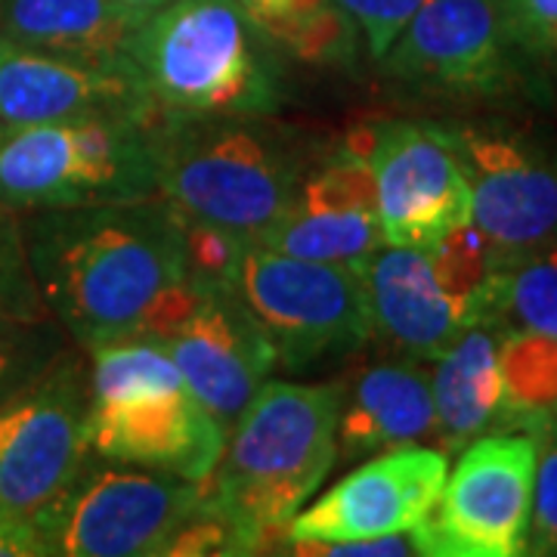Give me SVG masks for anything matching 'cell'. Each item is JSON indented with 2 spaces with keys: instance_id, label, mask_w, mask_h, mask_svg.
<instances>
[{
  "instance_id": "8992f818",
  "label": "cell",
  "mask_w": 557,
  "mask_h": 557,
  "mask_svg": "<svg viewBox=\"0 0 557 557\" xmlns=\"http://www.w3.org/2000/svg\"><path fill=\"white\" fill-rule=\"evenodd\" d=\"M159 196L143 121L121 115L0 127V205L16 214Z\"/></svg>"
},
{
  "instance_id": "2e32d148",
  "label": "cell",
  "mask_w": 557,
  "mask_h": 557,
  "mask_svg": "<svg viewBox=\"0 0 557 557\" xmlns=\"http://www.w3.org/2000/svg\"><path fill=\"white\" fill-rule=\"evenodd\" d=\"M164 344L186 387L226 431L278 366L273 344L233 288H205L196 310Z\"/></svg>"
},
{
  "instance_id": "d4e9b609",
  "label": "cell",
  "mask_w": 557,
  "mask_h": 557,
  "mask_svg": "<svg viewBox=\"0 0 557 557\" xmlns=\"http://www.w3.org/2000/svg\"><path fill=\"white\" fill-rule=\"evenodd\" d=\"M65 341L69 335L53 317H0V403L38 379L65 350Z\"/></svg>"
},
{
  "instance_id": "7402d4cb",
  "label": "cell",
  "mask_w": 557,
  "mask_h": 557,
  "mask_svg": "<svg viewBox=\"0 0 557 557\" xmlns=\"http://www.w3.org/2000/svg\"><path fill=\"white\" fill-rule=\"evenodd\" d=\"M251 245L273 248L292 258L359 267L384 242L379 211L310 208L292 201L285 214L270 223Z\"/></svg>"
},
{
  "instance_id": "44dd1931",
  "label": "cell",
  "mask_w": 557,
  "mask_h": 557,
  "mask_svg": "<svg viewBox=\"0 0 557 557\" xmlns=\"http://www.w3.org/2000/svg\"><path fill=\"white\" fill-rule=\"evenodd\" d=\"M263 38L310 65H344L359 53V28L338 0H233Z\"/></svg>"
},
{
  "instance_id": "8fae6325",
  "label": "cell",
  "mask_w": 557,
  "mask_h": 557,
  "mask_svg": "<svg viewBox=\"0 0 557 557\" xmlns=\"http://www.w3.org/2000/svg\"><path fill=\"white\" fill-rule=\"evenodd\" d=\"M471 186V223L498 267L557 245V146L511 121H446Z\"/></svg>"
},
{
  "instance_id": "603a6c76",
  "label": "cell",
  "mask_w": 557,
  "mask_h": 557,
  "mask_svg": "<svg viewBox=\"0 0 557 557\" xmlns=\"http://www.w3.org/2000/svg\"><path fill=\"white\" fill-rule=\"evenodd\" d=\"M502 406L493 431H527L539 418H557V338L533 329L498 335Z\"/></svg>"
},
{
  "instance_id": "ffe728a7",
  "label": "cell",
  "mask_w": 557,
  "mask_h": 557,
  "mask_svg": "<svg viewBox=\"0 0 557 557\" xmlns=\"http://www.w3.org/2000/svg\"><path fill=\"white\" fill-rule=\"evenodd\" d=\"M134 22L115 0H0V38L72 57H124Z\"/></svg>"
},
{
  "instance_id": "f1b7e54d",
  "label": "cell",
  "mask_w": 557,
  "mask_h": 557,
  "mask_svg": "<svg viewBox=\"0 0 557 557\" xmlns=\"http://www.w3.org/2000/svg\"><path fill=\"white\" fill-rule=\"evenodd\" d=\"M0 317H53L40 298L22 236V214L0 205Z\"/></svg>"
},
{
  "instance_id": "484cf974",
  "label": "cell",
  "mask_w": 557,
  "mask_h": 557,
  "mask_svg": "<svg viewBox=\"0 0 557 557\" xmlns=\"http://www.w3.org/2000/svg\"><path fill=\"white\" fill-rule=\"evenodd\" d=\"M530 87L557 94V0H502Z\"/></svg>"
},
{
  "instance_id": "1f68e13d",
  "label": "cell",
  "mask_w": 557,
  "mask_h": 557,
  "mask_svg": "<svg viewBox=\"0 0 557 557\" xmlns=\"http://www.w3.org/2000/svg\"><path fill=\"white\" fill-rule=\"evenodd\" d=\"M44 542L32 523L16 518H7L0 511V557H40Z\"/></svg>"
},
{
  "instance_id": "3957f363",
  "label": "cell",
  "mask_w": 557,
  "mask_h": 557,
  "mask_svg": "<svg viewBox=\"0 0 557 557\" xmlns=\"http://www.w3.org/2000/svg\"><path fill=\"white\" fill-rule=\"evenodd\" d=\"M159 196L183 218L218 223L255 242L292 205L304 149L270 115H177L143 121Z\"/></svg>"
},
{
  "instance_id": "ba28073f",
  "label": "cell",
  "mask_w": 557,
  "mask_h": 557,
  "mask_svg": "<svg viewBox=\"0 0 557 557\" xmlns=\"http://www.w3.org/2000/svg\"><path fill=\"white\" fill-rule=\"evenodd\" d=\"M233 292L270 338L278 366L288 372L347 357L372 341V319L357 267L248 245Z\"/></svg>"
},
{
  "instance_id": "ac0fdd59",
  "label": "cell",
  "mask_w": 557,
  "mask_h": 557,
  "mask_svg": "<svg viewBox=\"0 0 557 557\" xmlns=\"http://www.w3.org/2000/svg\"><path fill=\"white\" fill-rule=\"evenodd\" d=\"M437 437L431 379L418 359L375 362L344 387L338 456L359 458Z\"/></svg>"
},
{
  "instance_id": "7a4b0ae2",
  "label": "cell",
  "mask_w": 557,
  "mask_h": 557,
  "mask_svg": "<svg viewBox=\"0 0 557 557\" xmlns=\"http://www.w3.org/2000/svg\"><path fill=\"white\" fill-rule=\"evenodd\" d=\"M341 381H267L226 431L205 498L230 523L239 555L278 545L338 461Z\"/></svg>"
},
{
  "instance_id": "4dcf8cb0",
  "label": "cell",
  "mask_w": 557,
  "mask_h": 557,
  "mask_svg": "<svg viewBox=\"0 0 557 557\" xmlns=\"http://www.w3.org/2000/svg\"><path fill=\"white\" fill-rule=\"evenodd\" d=\"M295 555H322V557H406L421 555L418 552L416 533H394V536L379 539H354V542H325V545H307L298 548Z\"/></svg>"
},
{
  "instance_id": "83f0119b",
  "label": "cell",
  "mask_w": 557,
  "mask_h": 557,
  "mask_svg": "<svg viewBox=\"0 0 557 557\" xmlns=\"http://www.w3.org/2000/svg\"><path fill=\"white\" fill-rule=\"evenodd\" d=\"M527 434L536 443V474H533V502L527 527L523 555H557V418H539L527 424Z\"/></svg>"
},
{
  "instance_id": "f546056e",
  "label": "cell",
  "mask_w": 557,
  "mask_h": 557,
  "mask_svg": "<svg viewBox=\"0 0 557 557\" xmlns=\"http://www.w3.org/2000/svg\"><path fill=\"white\" fill-rule=\"evenodd\" d=\"M338 3L347 10V16L357 22L359 38L375 62L384 57V50L394 44L399 28L421 7V0H338Z\"/></svg>"
},
{
  "instance_id": "9a60e30c",
  "label": "cell",
  "mask_w": 557,
  "mask_h": 557,
  "mask_svg": "<svg viewBox=\"0 0 557 557\" xmlns=\"http://www.w3.org/2000/svg\"><path fill=\"white\" fill-rule=\"evenodd\" d=\"M156 112L134 62L124 57H72L0 38V127Z\"/></svg>"
},
{
  "instance_id": "7c38bea8",
  "label": "cell",
  "mask_w": 557,
  "mask_h": 557,
  "mask_svg": "<svg viewBox=\"0 0 557 557\" xmlns=\"http://www.w3.org/2000/svg\"><path fill=\"white\" fill-rule=\"evenodd\" d=\"M536 443L527 431L471 440L431 515L412 527L431 557H518L527 552Z\"/></svg>"
},
{
  "instance_id": "30bf717a",
  "label": "cell",
  "mask_w": 557,
  "mask_h": 557,
  "mask_svg": "<svg viewBox=\"0 0 557 557\" xmlns=\"http://www.w3.org/2000/svg\"><path fill=\"white\" fill-rule=\"evenodd\" d=\"M379 65L403 87L443 100H502L530 87L502 0H421Z\"/></svg>"
},
{
  "instance_id": "5b68a950",
  "label": "cell",
  "mask_w": 557,
  "mask_h": 557,
  "mask_svg": "<svg viewBox=\"0 0 557 557\" xmlns=\"http://www.w3.org/2000/svg\"><path fill=\"white\" fill-rule=\"evenodd\" d=\"M90 357V456L205 483L226 428L186 387L168 344L152 335L109 341Z\"/></svg>"
},
{
  "instance_id": "cb8c5ba5",
  "label": "cell",
  "mask_w": 557,
  "mask_h": 557,
  "mask_svg": "<svg viewBox=\"0 0 557 557\" xmlns=\"http://www.w3.org/2000/svg\"><path fill=\"white\" fill-rule=\"evenodd\" d=\"M483 325L498 332L533 329L557 338V245L498 267Z\"/></svg>"
},
{
  "instance_id": "d6a6232c",
  "label": "cell",
  "mask_w": 557,
  "mask_h": 557,
  "mask_svg": "<svg viewBox=\"0 0 557 557\" xmlns=\"http://www.w3.org/2000/svg\"><path fill=\"white\" fill-rule=\"evenodd\" d=\"M121 10H124V16L134 22V25H139L143 20H149L152 13H159V10H164L168 3H174V0H115Z\"/></svg>"
},
{
  "instance_id": "52a82bcc",
  "label": "cell",
  "mask_w": 557,
  "mask_h": 557,
  "mask_svg": "<svg viewBox=\"0 0 557 557\" xmlns=\"http://www.w3.org/2000/svg\"><path fill=\"white\" fill-rule=\"evenodd\" d=\"M205 505V483L137 465H90L44 515V555L152 557L168 555L177 533Z\"/></svg>"
},
{
  "instance_id": "277c9868",
  "label": "cell",
  "mask_w": 557,
  "mask_h": 557,
  "mask_svg": "<svg viewBox=\"0 0 557 557\" xmlns=\"http://www.w3.org/2000/svg\"><path fill=\"white\" fill-rule=\"evenodd\" d=\"M149 100L177 115H273L282 102L278 47L233 0H174L127 40Z\"/></svg>"
},
{
  "instance_id": "5bb4252c",
  "label": "cell",
  "mask_w": 557,
  "mask_h": 557,
  "mask_svg": "<svg viewBox=\"0 0 557 557\" xmlns=\"http://www.w3.org/2000/svg\"><path fill=\"white\" fill-rule=\"evenodd\" d=\"M449 478L446 453L431 446H397L369 458L329 493L300 508L282 533L285 552L325 542H354L406 533L437 505Z\"/></svg>"
},
{
  "instance_id": "4fadbf2b",
  "label": "cell",
  "mask_w": 557,
  "mask_h": 557,
  "mask_svg": "<svg viewBox=\"0 0 557 557\" xmlns=\"http://www.w3.org/2000/svg\"><path fill=\"white\" fill-rule=\"evenodd\" d=\"M359 131L375 177L384 245L431 248L471 223V186L446 121L391 119Z\"/></svg>"
},
{
  "instance_id": "d6986e66",
  "label": "cell",
  "mask_w": 557,
  "mask_h": 557,
  "mask_svg": "<svg viewBox=\"0 0 557 557\" xmlns=\"http://www.w3.org/2000/svg\"><path fill=\"white\" fill-rule=\"evenodd\" d=\"M498 335L502 332L493 325H471L443 357L434 359L431 394L443 453H458L471 440L493 434L502 406Z\"/></svg>"
},
{
  "instance_id": "6da1fadb",
  "label": "cell",
  "mask_w": 557,
  "mask_h": 557,
  "mask_svg": "<svg viewBox=\"0 0 557 557\" xmlns=\"http://www.w3.org/2000/svg\"><path fill=\"white\" fill-rule=\"evenodd\" d=\"M22 236L40 298L84 354L171 338L205 295L186 270L180 211L161 196L32 211Z\"/></svg>"
},
{
  "instance_id": "9c48e42d",
  "label": "cell",
  "mask_w": 557,
  "mask_h": 557,
  "mask_svg": "<svg viewBox=\"0 0 557 557\" xmlns=\"http://www.w3.org/2000/svg\"><path fill=\"white\" fill-rule=\"evenodd\" d=\"M90 366L65 347L38 379L0 403V511L38 530L90 458Z\"/></svg>"
},
{
  "instance_id": "4316f807",
  "label": "cell",
  "mask_w": 557,
  "mask_h": 557,
  "mask_svg": "<svg viewBox=\"0 0 557 557\" xmlns=\"http://www.w3.org/2000/svg\"><path fill=\"white\" fill-rule=\"evenodd\" d=\"M180 233H183L189 278L201 288H233L251 242L226 226L183 218V214H180Z\"/></svg>"
},
{
  "instance_id": "e0dca14e",
  "label": "cell",
  "mask_w": 557,
  "mask_h": 557,
  "mask_svg": "<svg viewBox=\"0 0 557 557\" xmlns=\"http://www.w3.org/2000/svg\"><path fill=\"white\" fill-rule=\"evenodd\" d=\"M366 288L372 338L399 357L434 362L474 322L443 285L428 248L379 245L357 267Z\"/></svg>"
}]
</instances>
